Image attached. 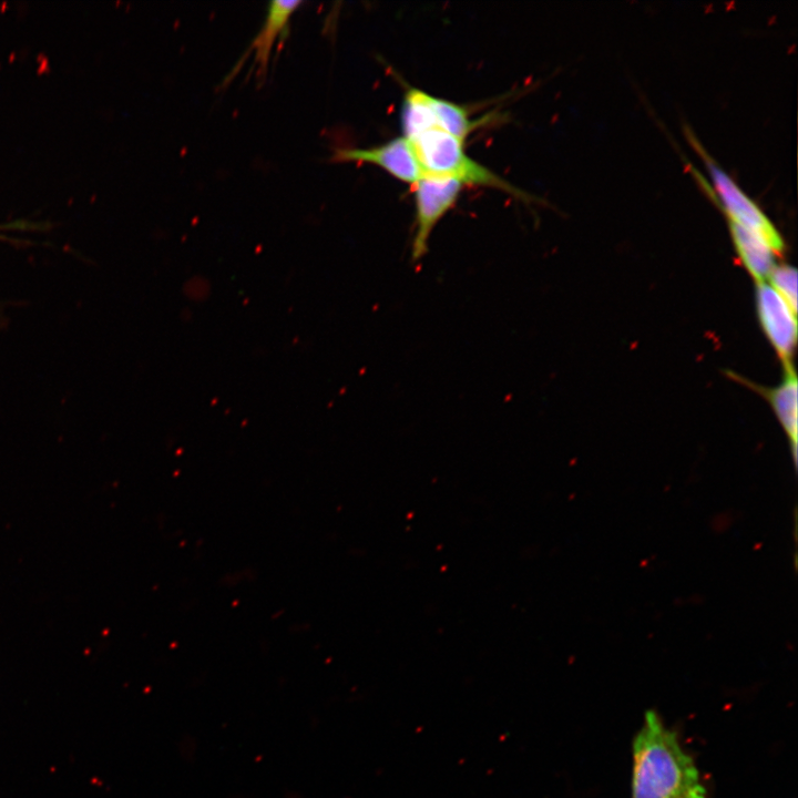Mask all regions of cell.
<instances>
[{"label":"cell","mask_w":798,"mask_h":798,"mask_svg":"<svg viewBox=\"0 0 798 798\" xmlns=\"http://www.w3.org/2000/svg\"><path fill=\"white\" fill-rule=\"evenodd\" d=\"M633 757L632 798H706L692 758L652 710L634 740Z\"/></svg>","instance_id":"obj_1"},{"label":"cell","mask_w":798,"mask_h":798,"mask_svg":"<svg viewBox=\"0 0 798 798\" xmlns=\"http://www.w3.org/2000/svg\"><path fill=\"white\" fill-rule=\"evenodd\" d=\"M426 175L453 177L464 185L492 187L515 198L531 201V196L494 172L471 158L464 141L437 126L406 137Z\"/></svg>","instance_id":"obj_2"},{"label":"cell","mask_w":798,"mask_h":798,"mask_svg":"<svg viewBox=\"0 0 798 798\" xmlns=\"http://www.w3.org/2000/svg\"><path fill=\"white\" fill-rule=\"evenodd\" d=\"M400 123L405 137L437 126L464 141L482 121L471 119L469 110L460 104L407 85Z\"/></svg>","instance_id":"obj_3"},{"label":"cell","mask_w":798,"mask_h":798,"mask_svg":"<svg viewBox=\"0 0 798 798\" xmlns=\"http://www.w3.org/2000/svg\"><path fill=\"white\" fill-rule=\"evenodd\" d=\"M463 186L457 178L437 175H424L413 184L416 229L411 244L412 262H419L428 253L433 228L454 206Z\"/></svg>","instance_id":"obj_4"},{"label":"cell","mask_w":798,"mask_h":798,"mask_svg":"<svg viewBox=\"0 0 798 798\" xmlns=\"http://www.w3.org/2000/svg\"><path fill=\"white\" fill-rule=\"evenodd\" d=\"M706 164L728 221L760 235L780 255L784 241L770 219L718 165L707 158Z\"/></svg>","instance_id":"obj_5"},{"label":"cell","mask_w":798,"mask_h":798,"mask_svg":"<svg viewBox=\"0 0 798 798\" xmlns=\"http://www.w3.org/2000/svg\"><path fill=\"white\" fill-rule=\"evenodd\" d=\"M330 161L374 164L399 181L412 185L426 175L405 136L368 149H337Z\"/></svg>","instance_id":"obj_6"},{"label":"cell","mask_w":798,"mask_h":798,"mask_svg":"<svg viewBox=\"0 0 798 798\" xmlns=\"http://www.w3.org/2000/svg\"><path fill=\"white\" fill-rule=\"evenodd\" d=\"M756 305L766 336L782 360L785 368L790 367V359L797 341L796 314L766 283L757 284Z\"/></svg>","instance_id":"obj_7"},{"label":"cell","mask_w":798,"mask_h":798,"mask_svg":"<svg viewBox=\"0 0 798 798\" xmlns=\"http://www.w3.org/2000/svg\"><path fill=\"white\" fill-rule=\"evenodd\" d=\"M303 3V1L294 0H276L269 2L266 19L245 54V57L249 53L254 54L256 74L259 79H263L267 73L269 59L276 41L285 34L291 16Z\"/></svg>","instance_id":"obj_8"},{"label":"cell","mask_w":798,"mask_h":798,"mask_svg":"<svg viewBox=\"0 0 798 798\" xmlns=\"http://www.w3.org/2000/svg\"><path fill=\"white\" fill-rule=\"evenodd\" d=\"M729 228L741 263L758 284L765 283L775 267L777 254L760 235L732 222Z\"/></svg>","instance_id":"obj_9"},{"label":"cell","mask_w":798,"mask_h":798,"mask_svg":"<svg viewBox=\"0 0 798 798\" xmlns=\"http://www.w3.org/2000/svg\"><path fill=\"white\" fill-rule=\"evenodd\" d=\"M782 382L766 391L776 416L789 437L796 462L797 451V379L792 366L786 367Z\"/></svg>","instance_id":"obj_10"},{"label":"cell","mask_w":798,"mask_h":798,"mask_svg":"<svg viewBox=\"0 0 798 798\" xmlns=\"http://www.w3.org/2000/svg\"><path fill=\"white\" fill-rule=\"evenodd\" d=\"M771 287L797 313V272L788 265L775 266L770 273Z\"/></svg>","instance_id":"obj_11"},{"label":"cell","mask_w":798,"mask_h":798,"mask_svg":"<svg viewBox=\"0 0 798 798\" xmlns=\"http://www.w3.org/2000/svg\"><path fill=\"white\" fill-rule=\"evenodd\" d=\"M0 238H2V237L0 236Z\"/></svg>","instance_id":"obj_12"}]
</instances>
